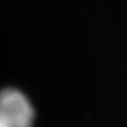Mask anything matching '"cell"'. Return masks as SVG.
<instances>
[{
	"label": "cell",
	"mask_w": 127,
	"mask_h": 127,
	"mask_svg": "<svg viewBox=\"0 0 127 127\" xmlns=\"http://www.w3.org/2000/svg\"><path fill=\"white\" fill-rule=\"evenodd\" d=\"M35 111L29 97L16 88L0 91V127H32Z\"/></svg>",
	"instance_id": "obj_1"
}]
</instances>
